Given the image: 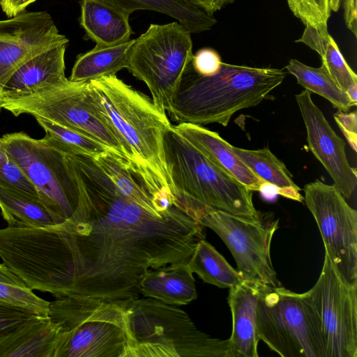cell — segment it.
Returning a JSON list of instances; mask_svg holds the SVG:
<instances>
[{"label":"cell","mask_w":357,"mask_h":357,"mask_svg":"<svg viewBox=\"0 0 357 357\" xmlns=\"http://www.w3.org/2000/svg\"><path fill=\"white\" fill-rule=\"evenodd\" d=\"M79 202L61 222L70 252L68 294L139 298L145 273L188 262L204 227L183 206L159 212L125 197L92 156L65 154Z\"/></svg>","instance_id":"obj_1"},{"label":"cell","mask_w":357,"mask_h":357,"mask_svg":"<svg viewBox=\"0 0 357 357\" xmlns=\"http://www.w3.org/2000/svg\"><path fill=\"white\" fill-rule=\"evenodd\" d=\"M89 83L128 166L151 195L154 204L164 199L178 202L165 159L164 136L172 126L166 112L116 75Z\"/></svg>","instance_id":"obj_2"},{"label":"cell","mask_w":357,"mask_h":357,"mask_svg":"<svg viewBox=\"0 0 357 357\" xmlns=\"http://www.w3.org/2000/svg\"><path fill=\"white\" fill-rule=\"evenodd\" d=\"M281 69L222 63L220 70L202 76L190 63L172 98L168 113L179 123L227 126L238 111L255 107L284 81Z\"/></svg>","instance_id":"obj_3"},{"label":"cell","mask_w":357,"mask_h":357,"mask_svg":"<svg viewBox=\"0 0 357 357\" xmlns=\"http://www.w3.org/2000/svg\"><path fill=\"white\" fill-rule=\"evenodd\" d=\"M126 303L79 294L50 302L58 331L54 357H131Z\"/></svg>","instance_id":"obj_4"},{"label":"cell","mask_w":357,"mask_h":357,"mask_svg":"<svg viewBox=\"0 0 357 357\" xmlns=\"http://www.w3.org/2000/svg\"><path fill=\"white\" fill-rule=\"evenodd\" d=\"M165 159L174 194L194 217L204 207L258 220L252 191L240 183L172 128L164 136Z\"/></svg>","instance_id":"obj_5"},{"label":"cell","mask_w":357,"mask_h":357,"mask_svg":"<svg viewBox=\"0 0 357 357\" xmlns=\"http://www.w3.org/2000/svg\"><path fill=\"white\" fill-rule=\"evenodd\" d=\"M126 315L131 357H228L229 339L201 331L175 305L147 297L128 299Z\"/></svg>","instance_id":"obj_6"},{"label":"cell","mask_w":357,"mask_h":357,"mask_svg":"<svg viewBox=\"0 0 357 357\" xmlns=\"http://www.w3.org/2000/svg\"><path fill=\"white\" fill-rule=\"evenodd\" d=\"M256 325L259 340L282 357H326L320 319L307 291L261 284Z\"/></svg>","instance_id":"obj_7"},{"label":"cell","mask_w":357,"mask_h":357,"mask_svg":"<svg viewBox=\"0 0 357 357\" xmlns=\"http://www.w3.org/2000/svg\"><path fill=\"white\" fill-rule=\"evenodd\" d=\"M0 105L15 116L27 114L79 132L125 159L120 144L96 105L89 82H73L64 77L31 94L0 100Z\"/></svg>","instance_id":"obj_8"},{"label":"cell","mask_w":357,"mask_h":357,"mask_svg":"<svg viewBox=\"0 0 357 357\" xmlns=\"http://www.w3.org/2000/svg\"><path fill=\"white\" fill-rule=\"evenodd\" d=\"M191 33L179 22L151 24L130 49L127 69L149 88L152 100L168 112L182 75L191 63Z\"/></svg>","instance_id":"obj_9"},{"label":"cell","mask_w":357,"mask_h":357,"mask_svg":"<svg viewBox=\"0 0 357 357\" xmlns=\"http://www.w3.org/2000/svg\"><path fill=\"white\" fill-rule=\"evenodd\" d=\"M0 146L24 172L48 208L65 220L74 214L79 189L63 153L24 132L3 135Z\"/></svg>","instance_id":"obj_10"},{"label":"cell","mask_w":357,"mask_h":357,"mask_svg":"<svg viewBox=\"0 0 357 357\" xmlns=\"http://www.w3.org/2000/svg\"><path fill=\"white\" fill-rule=\"evenodd\" d=\"M196 219L225 243L243 280L274 287L282 285L271 258V244L278 220L271 222L261 218L250 220L209 207L199 210Z\"/></svg>","instance_id":"obj_11"},{"label":"cell","mask_w":357,"mask_h":357,"mask_svg":"<svg viewBox=\"0 0 357 357\" xmlns=\"http://www.w3.org/2000/svg\"><path fill=\"white\" fill-rule=\"evenodd\" d=\"M304 201L312 214L325 253L342 278L357 284V211L334 185L317 180L304 187Z\"/></svg>","instance_id":"obj_12"},{"label":"cell","mask_w":357,"mask_h":357,"mask_svg":"<svg viewBox=\"0 0 357 357\" xmlns=\"http://www.w3.org/2000/svg\"><path fill=\"white\" fill-rule=\"evenodd\" d=\"M307 293L320 319L326 357H357V284L346 282L325 253Z\"/></svg>","instance_id":"obj_13"},{"label":"cell","mask_w":357,"mask_h":357,"mask_svg":"<svg viewBox=\"0 0 357 357\" xmlns=\"http://www.w3.org/2000/svg\"><path fill=\"white\" fill-rule=\"evenodd\" d=\"M46 11H22L0 20V92L12 75L37 54L68 43ZM2 107L0 105V112Z\"/></svg>","instance_id":"obj_14"},{"label":"cell","mask_w":357,"mask_h":357,"mask_svg":"<svg viewBox=\"0 0 357 357\" xmlns=\"http://www.w3.org/2000/svg\"><path fill=\"white\" fill-rule=\"evenodd\" d=\"M295 98L305 126L309 148L347 202L355 192L357 172L347 160L345 142L335 132L322 111L314 103L310 91L305 89Z\"/></svg>","instance_id":"obj_15"},{"label":"cell","mask_w":357,"mask_h":357,"mask_svg":"<svg viewBox=\"0 0 357 357\" xmlns=\"http://www.w3.org/2000/svg\"><path fill=\"white\" fill-rule=\"evenodd\" d=\"M261 284L243 280L229 288L228 303L232 317L228 357H258L260 340L256 325V307Z\"/></svg>","instance_id":"obj_16"},{"label":"cell","mask_w":357,"mask_h":357,"mask_svg":"<svg viewBox=\"0 0 357 357\" xmlns=\"http://www.w3.org/2000/svg\"><path fill=\"white\" fill-rule=\"evenodd\" d=\"M173 129L212 162L229 172L249 190L259 191L264 182L248 167L220 135L200 125L179 123Z\"/></svg>","instance_id":"obj_17"},{"label":"cell","mask_w":357,"mask_h":357,"mask_svg":"<svg viewBox=\"0 0 357 357\" xmlns=\"http://www.w3.org/2000/svg\"><path fill=\"white\" fill-rule=\"evenodd\" d=\"M68 43L45 50L21 66L0 92V100L31 94L65 76V52Z\"/></svg>","instance_id":"obj_18"},{"label":"cell","mask_w":357,"mask_h":357,"mask_svg":"<svg viewBox=\"0 0 357 357\" xmlns=\"http://www.w3.org/2000/svg\"><path fill=\"white\" fill-rule=\"evenodd\" d=\"M188 262L149 269L140 282V294L171 305L189 304L197 298Z\"/></svg>","instance_id":"obj_19"},{"label":"cell","mask_w":357,"mask_h":357,"mask_svg":"<svg viewBox=\"0 0 357 357\" xmlns=\"http://www.w3.org/2000/svg\"><path fill=\"white\" fill-rule=\"evenodd\" d=\"M57 336L48 316H36L0 336V357H54Z\"/></svg>","instance_id":"obj_20"},{"label":"cell","mask_w":357,"mask_h":357,"mask_svg":"<svg viewBox=\"0 0 357 357\" xmlns=\"http://www.w3.org/2000/svg\"><path fill=\"white\" fill-rule=\"evenodd\" d=\"M80 6V25L96 46H113L130 40L129 16L96 0H81Z\"/></svg>","instance_id":"obj_21"},{"label":"cell","mask_w":357,"mask_h":357,"mask_svg":"<svg viewBox=\"0 0 357 357\" xmlns=\"http://www.w3.org/2000/svg\"><path fill=\"white\" fill-rule=\"evenodd\" d=\"M127 16L134 11L148 10L176 19L191 33L211 29L217 20L202 8L188 0H96Z\"/></svg>","instance_id":"obj_22"},{"label":"cell","mask_w":357,"mask_h":357,"mask_svg":"<svg viewBox=\"0 0 357 357\" xmlns=\"http://www.w3.org/2000/svg\"><path fill=\"white\" fill-rule=\"evenodd\" d=\"M0 208L8 226L41 227L66 220L48 208L40 199L0 187Z\"/></svg>","instance_id":"obj_23"},{"label":"cell","mask_w":357,"mask_h":357,"mask_svg":"<svg viewBox=\"0 0 357 357\" xmlns=\"http://www.w3.org/2000/svg\"><path fill=\"white\" fill-rule=\"evenodd\" d=\"M134 39L108 47L96 46L91 50L77 56L69 79L89 82L127 68L128 57Z\"/></svg>","instance_id":"obj_24"},{"label":"cell","mask_w":357,"mask_h":357,"mask_svg":"<svg viewBox=\"0 0 357 357\" xmlns=\"http://www.w3.org/2000/svg\"><path fill=\"white\" fill-rule=\"evenodd\" d=\"M232 149L257 176L275 185L279 195L298 202L304 201L301 188L294 182L291 173L268 148L249 150L232 146Z\"/></svg>","instance_id":"obj_25"},{"label":"cell","mask_w":357,"mask_h":357,"mask_svg":"<svg viewBox=\"0 0 357 357\" xmlns=\"http://www.w3.org/2000/svg\"><path fill=\"white\" fill-rule=\"evenodd\" d=\"M188 264L204 282L220 288H231L243 279L225 257L205 238L201 239Z\"/></svg>","instance_id":"obj_26"},{"label":"cell","mask_w":357,"mask_h":357,"mask_svg":"<svg viewBox=\"0 0 357 357\" xmlns=\"http://www.w3.org/2000/svg\"><path fill=\"white\" fill-rule=\"evenodd\" d=\"M286 69L297 79L298 84L310 93L328 100L337 110L347 112L355 105L321 65L319 68L307 66L296 59H291Z\"/></svg>","instance_id":"obj_27"},{"label":"cell","mask_w":357,"mask_h":357,"mask_svg":"<svg viewBox=\"0 0 357 357\" xmlns=\"http://www.w3.org/2000/svg\"><path fill=\"white\" fill-rule=\"evenodd\" d=\"M93 158L125 197L149 209L162 212L156 208L151 195L135 175L124 158L112 150Z\"/></svg>","instance_id":"obj_28"},{"label":"cell","mask_w":357,"mask_h":357,"mask_svg":"<svg viewBox=\"0 0 357 357\" xmlns=\"http://www.w3.org/2000/svg\"><path fill=\"white\" fill-rule=\"evenodd\" d=\"M35 119L45 132L42 140L48 146L65 154H83L95 157L111 150L99 142L79 132L49 120L38 117Z\"/></svg>","instance_id":"obj_29"},{"label":"cell","mask_w":357,"mask_h":357,"mask_svg":"<svg viewBox=\"0 0 357 357\" xmlns=\"http://www.w3.org/2000/svg\"><path fill=\"white\" fill-rule=\"evenodd\" d=\"M313 50L321 58L322 64L344 91L351 85L357 84V75L344 60L336 42L330 34L322 36Z\"/></svg>","instance_id":"obj_30"},{"label":"cell","mask_w":357,"mask_h":357,"mask_svg":"<svg viewBox=\"0 0 357 357\" xmlns=\"http://www.w3.org/2000/svg\"><path fill=\"white\" fill-rule=\"evenodd\" d=\"M294 15L307 26L327 33L331 15L330 0H287Z\"/></svg>","instance_id":"obj_31"},{"label":"cell","mask_w":357,"mask_h":357,"mask_svg":"<svg viewBox=\"0 0 357 357\" xmlns=\"http://www.w3.org/2000/svg\"><path fill=\"white\" fill-rule=\"evenodd\" d=\"M0 187L13 190L40 199L37 190L33 184L22 169L7 155L1 146Z\"/></svg>","instance_id":"obj_32"},{"label":"cell","mask_w":357,"mask_h":357,"mask_svg":"<svg viewBox=\"0 0 357 357\" xmlns=\"http://www.w3.org/2000/svg\"><path fill=\"white\" fill-rule=\"evenodd\" d=\"M0 301L33 310L47 316L50 301L36 296L26 287L0 282Z\"/></svg>","instance_id":"obj_33"},{"label":"cell","mask_w":357,"mask_h":357,"mask_svg":"<svg viewBox=\"0 0 357 357\" xmlns=\"http://www.w3.org/2000/svg\"><path fill=\"white\" fill-rule=\"evenodd\" d=\"M36 316L43 315L29 308L0 301V336Z\"/></svg>","instance_id":"obj_34"},{"label":"cell","mask_w":357,"mask_h":357,"mask_svg":"<svg viewBox=\"0 0 357 357\" xmlns=\"http://www.w3.org/2000/svg\"><path fill=\"white\" fill-rule=\"evenodd\" d=\"M221 59L216 51L211 48H203L193 55L191 63L197 73L202 76H210L217 73L222 65Z\"/></svg>","instance_id":"obj_35"},{"label":"cell","mask_w":357,"mask_h":357,"mask_svg":"<svg viewBox=\"0 0 357 357\" xmlns=\"http://www.w3.org/2000/svg\"><path fill=\"white\" fill-rule=\"evenodd\" d=\"M334 119L346 137L349 145L356 151L357 147V114L354 111L351 113H347L341 110H337L334 114Z\"/></svg>","instance_id":"obj_36"},{"label":"cell","mask_w":357,"mask_h":357,"mask_svg":"<svg viewBox=\"0 0 357 357\" xmlns=\"http://www.w3.org/2000/svg\"><path fill=\"white\" fill-rule=\"evenodd\" d=\"M36 0H0V6L8 18L13 17L22 11Z\"/></svg>","instance_id":"obj_37"},{"label":"cell","mask_w":357,"mask_h":357,"mask_svg":"<svg viewBox=\"0 0 357 357\" xmlns=\"http://www.w3.org/2000/svg\"><path fill=\"white\" fill-rule=\"evenodd\" d=\"M357 0H344V20L347 28L356 37Z\"/></svg>","instance_id":"obj_38"},{"label":"cell","mask_w":357,"mask_h":357,"mask_svg":"<svg viewBox=\"0 0 357 357\" xmlns=\"http://www.w3.org/2000/svg\"><path fill=\"white\" fill-rule=\"evenodd\" d=\"M196 4L211 15L221 9L232 0H188Z\"/></svg>","instance_id":"obj_39"},{"label":"cell","mask_w":357,"mask_h":357,"mask_svg":"<svg viewBox=\"0 0 357 357\" xmlns=\"http://www.w3.org/2000/svg\"><path fill=\"white\" fill-rule=\"evenodd\" d=\"M0 282L13 285L26 287L24 282L10 272L3 263L0 264Z\"/></svg>","instance_id":"obj_40"},{"label":"cell","mask_w":357,"mask_h":357,"mask_svg":"<svg viewBox=\"0 0 357 357\" xmlns=\"http://www.w3.org/2000/svg\"><path fill=\"white\" fill-rule=\"evenodd\" d=\"M259 192L263 198L268 201L275 199L279 195L278 188L273 184L266 181H264L261 185Z\"/></svg>","instance_id":"obj_41"},{"label":"cell","mask_w":357,"mask_h":357,"mask_svg":"<svg viewBox=\"0 0 357 357\" xmlns=\"http://www.w3.org/2000/svg\"><path fill=\"white\" fill-rule=\"evenodd\" d=\"M350 100L356 105L357 103V84L350 86L345 91Z\"/></svg>","instance_id":"obj_42"},{"label":"cell","mask_w":357,"mask_h":357,"mask_svg":"<svg viewBox=\"0 0 357 357\" xmlns=\"http://www.w3.org/2000/svg\"><path fill=\"white\" fill-rule=\"evenodd\" d=\"M341 0H330V7L333 11H337Z\"/></svg>","instance_id":"obj_43"}]
</instances>
